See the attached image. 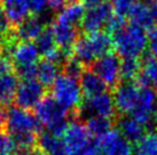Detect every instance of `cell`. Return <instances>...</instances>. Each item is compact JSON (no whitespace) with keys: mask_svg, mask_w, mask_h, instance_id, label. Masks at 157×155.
Here are the masks:
<instances>
[{"mask_svg":"<svg viewBox=\"0 0 157 155\" xmlns=\"http://www.w3.org/2000/svg\"><path fill=\"white\" fill-rule=\"evenodd\" d=\"M0 2H1V0H0Z\"/></svg>","mask_w":157,"mask_h":155,"instance_id":"42","label":"cell"},{"mask_svg":"<svg viewBox=\"0 0 157 155\" xmlns=\"http://www.w3.org/2000/svg\"><path fill=\"white\" fill-rule=\"evenodd\" d=\"M85 13H86L85 5L83 2H77V4L66 8L64 10H62L61 13H59V15H57L54 21L67 24V25L79 27Z\"/></svg>","mask_w":157,"mask_h":155,"instance_id":"25","label":"cell"},{"mask_svg":"<svg viewBox=\"0 0 157 155\" xmlns=\"http://www.w3.org/2000/svg\"><path fill=\"white\" fill-rule=\"evenodd\" d=\"M116 119V117H115ZM115 119L105 117V116L93 115L86 121V129L92 138L101 139L105 135H108L110 131L113 130L115 127Z\"/></svg>","mask_w":157,"mask_h":155,"instance_id":"22","label":"cell"},{"mask_svg":"<svg viewBox=\"0 0 157 155\" xmlns=\"http://www.w3.org/2000/svg\"><path fill=\"white\" fill-rule=\"evenodd\" d=\"M113 41L107 31H100L92 34H80L74 47V55L85 67H91L92 64L100 57L113 52Z\"/></svg>","mask_w":157,"mask_h":155,"instance_id":"3","label":"cell"},{"mask_svg":"<svg viewBox=\"0 0 157 155\" xmlns=\"http://www.w3.org/2000/svg\"><path fill=\"white\" fill-rule=\"evenodd\" d=\"M141 70L140 58H122L121 81H135Z\"/></svg>","mask_w":157,"mask_h":155,"instance_id":"28","label":"cell"},{"mask_svg":"<svg viewBox=\"0 0 157 155\" xmlns=\"http://www.w3.org/2000/svg\"><path fill=\"white\" fill-rule=\"evenodd\" d=\"M113 5L108 0H103L100 4L88 7L80 23V30L84 34H92L100 31H105L113 17Z\"/></svg>","mask_w":157,"mask_h":155,"instance_id":"5","label":"cell"},{"mask_svg":"<svg viewBox=\"0 0 157 155\" xmlns=\"http://www.w3.org/2000/svg\"><path fill=\"white\" fill-rule=\"evenodd\" d=\"M60 71H61L60 66H57L56 64H54L53 62L46 58H43L37 64V78L46 89L52 87L57 77L60 75L59 74Z\"/></svg>","mask_w":157,"mask_h":155,"instance_id":"24","label":"cell"},{"mask_svg":"<svg viewBox=\"0 0 157 155\" xmlns=\"http://www.w3.org/2000/svg\"><path fill=\"white\" fill-rule=\"evenodd\" d=\"M140 60L141 70L135 82L140 88L157 89V58L147 52L140 57Z\"/></svg>","mask_w":157,"mask_h":155,"instance_id":"15","label":"cell"},{"mask_svg":"<svg viewBox=\"0 0 157 155\" xmlns=\"http://www.w3.org/2000/svg\"><path fill=\"white\" fill-rule=\"evenodd\" d=\"M39 56L40 54L33 42H16L9 50V58L14 69L37 64Z\"/></svg>","mask_w":157,"mask_h":155,"instance_id":"14","label":"cell"},{"mask_svg":"<svg viewBox=\"0 0 157 155\" xmlns=\"http://www.w3.org/2000/svg\"><path fill=\"white\" fill-rule=\"evenodd\" d=\"M157 132L149 131L132 147V155H156Z\"/></svg>","mask_w":157,"mask_h":155,"instance_id":"26","label":"cell"},{"mask_svg":"<svg viewBox=\"0 0 157 155\" xmlns=\"http://www.w3.org/2000/svg\"><path fill=\"white\" fill-rule=\"evenodd\" d=\"M136 1L138 0H110L115 14L117 16H121V17H124V18L128 15V12L131 10L132 6Z\"/></svg>","mask_w":157,"mask_h":155,"instance_id":"31","label":"cell"},{"mask_svg":"<svg viewBox=\"0 0 157 155\" xmlns=\"http://www.w3.org/2000/svg\"><path fill=\"white\" fill-rule=\"evenodd\" d=\"M101 1H103V0H84V5L88 6V7H92V6H95V5L100 4Z\"/></svg>","mask_w":157,"mask_h":155,"instance_id":"37","label":"cell"},{"mask_svg":"<svg viewBox=\"0 0 157 155\" xmlns=\"http://www.w3.org/2000/svg\"><path fill=\"white\" fill-rule=\"evenodd\" d=\"M79 2V0H48V6L52 10L61 13L62 10Z\"/></svg>","mask_w":157,"mask_h":155,"instance_id":"32","label":"cell"},{"mask_svg":"<svg viewBox=\"0 0 157 155\" xmlns=\"http://www.w3.org/2000/svg\"><path fill=\"white\" fill-rule=\"evenodd\" d=\"M46 90L37 79L21 80L15 96V104L18 107L32 111L46 96Z\"/></svg>","mask_w":157,"mask_h":155,"instance_id":"8","label":"cell"},{"mask_svg":"<svg viewBox=\"0 0 157 155\" xmlns=\"http://www.w3.org/2000/svg\"><path fill=\"white\" fill-rule=\"evenodd\" d=\"M121 63L122 58L117 52H111L96 59L91 70L103 80L107 87L113 90L121 82Z\"/></svg>","mask_w":157,"mask_h":155,"instance_id":"7","label":"cell"},{"mask_svg":"<svg viewBox=\"0 0 157 155\" xmlns=\"http://www.w3.org/2000/svg\"><path fill=\"white\" fill-rule=\"evenodd\" d=\"M85 66L82 62H79L76 57L72 55L71 57H69L68 59L66 60V63L62 66V74L64 75H68L70 78H74V79H79L80 75L83 74V72L85 71Z\"/></svg>","mask_w":157,"mask_h":155,"instance_id":"29","label":"cell"},{"mask_svg":"<svg viewBox=\"0 0 157 155\" xmlns=\"http://www.w3.org/2000/svg\"><path fill=\"white\" fill-rule=\"evenodd\" d=\"M48 5V0H30L31 13L38 15L41 14L46 9V6Z\"/></svg>","mask_w":157,"mask_h":155,"instance_id":"36","label":"cell"},{"mask_svg":"<svg viewBox=\"0 0 157 155\" xmlns=\"http://www.w3.org/2000/svg\"><path fill=\"white\" fill-rule=\"evenodd\" d=\"M37 146L44 155H68L62 138L55 137L49 132H41L39 135Z\"/></svg>","mask_w":157,"mask_h":155,"instance_id":"23","label":"cell"},{"mask_svg":"<svg viewBox=\"0 0 157 155\" xmlns=\"http://www.w3.org/2000/svg\"><path fill=\"white\" fill-rule=\"evenodd\" d=\"M157 107V92L151 88H140V95L131 116L142 125H150Z\"/></svg>","mask_w":157,"mask_h":155,"instance_id":"10","label":"cell"},{"mask_svg":"<svg viewBox=\"0 0 157 155\" xmlns=\"http://www.w3.org/2000/svg\"><path fill=\"white\" fill-rule=\"evenodd\" d=\"M52 97L70 113L72 120H79L84 104L79 82L64 74H60L51 87Z\"/></svg>","mask_w":157,"mask_h":155,"instance_id":"4","label":"cell"},{"mask_svg":"<svg viewBox=\"0 0 157 155\" xmlns=\"http://www.w3.org/2000/svg\"><path fill=\"white\" fill-rule=\"evenodd\" d=\"M1 155H15V154H12V153H6V154H1Z\"/></svg>","mask_w":157,"mask_h":155,"instance_id":"41","label":"cell"},{"mask_svg":"<svg viewBox=\"0 0 157 155\" xmlns=\"http://www.w3.org/2000/svg\"><path fill=\"white\" fill-rule=\"evenodd\" d=\"M148 52L157 58V27L151 29L148 34Z\"/></svg>","mask_w":157,"mask_h":155,"instance_id":"35","label":"cell"},{"mask_svg":"<svg viewBox=\"0 0 157 155\" xmlns=\"http://www.w3.org/2000/svg\"><path fill=\"white\" fill-rule=\"evenodd\" d=\"M4 121H5V111L0 106V131L4 129Z\"/></svg>","mask_w":157,"mask_h":155,"instance_id":"38","label":"cell"},{"mask_svg":"<svg viewBox=\"0 0 157 155\" xmlns=\"http://www.w3.org/2000/svg\"><path fill=\"white\" fill-rule=\"evenodd\" d=\"M111 35L115 50L121 58H140L148 46L146 30L133 24H127L125 18L115 15L107 27Z\"/></svg>","mask_w":157,"mask_h":155,"instance_id":"2","label":"cell"},{"mask_svg":"<svg viewBox=\"0 0 157 155\" xmlns=\"http://www.w3.org/2000/svg\"><path fill=\"white\" fill-rule=\"evenodd\" d=\"M51 27H52L53 34L56 41L57 48L64 52L67 56H72L75 45L80 37L79 27L67 25V24L59 23L56 21H53Z\"/></svg>","mask_w":157,"mask_h":155,"instance_id":"11","label":"cell"},{"mask_svg":"<svg viewBox=\"0 0 157 155\" xmlns=\"http://www.w3.org/2000/svg\"><path fill=\"white\" fill-rule=\"evenodd\" d=\"M1 5L14 27L26 20L31 13L30 0H1Z\"/></svg>","mask_w":157,"mask_h":155,"instance_id":"19","label":"cell"},{"mask_svg":"<svg viewBox=\"0 0 157 155\" xmlns=\"http://www.w3.org/2000/svg\"><path fill=\"white\" fill-rule=\"evenodd\" d=\"M2 131L13 142L15 151H30L37 146L43 124L32 111L8 106L5 111Z\"/></svg>","mask_w":157,"mask_h":155,"instance_id":"1","label":"cell"},{"mask_svg":"<svg viewBox=\"0 0 157 155\" xmlns=\"http://www.w3.org/2000/svg\"><path fill=\"white\" fill-rule=\"evenodd\" d=\"M117 115L131 114L138 103L140 87L135 81H121L111 90Z\"/></svg>","mask_w":157,"mask_h":155,"instance_id":"6","label":"cell"},{"mask_svg":"<svg viewBox=\"0 0 157 155\" xmlns=\"http://www.w3.org/2000/svg\"><path fill=\"white\" fill-rule=\"evenodd\" d=\"M36 47L38 49L40 55L46 58L51 54L55 52L57 49V45L53 34V31L51 25H46V27L44 29V31L40 33V35L36 39Z\"/></svg>","mask_w":157,"mask_h":155,"instance_id":"27","label":"cell"},{"mask_svg":"<svg viewBox=\"0 0 157 155\" xmlns=\"http://www.w3.org/2000/svg\"><path fill=\"white\" fill-rule=\"evenodd\" d=\"M127 17L131 21V24L139 26L144 30L150 31L151 29H154L153 26L155 24V18H154L153 10L149 5L141 0H138L132 6Z\"/></svg>","mask_w":157,"mask_h":155,"instance_id":"20","label":"cell"},{"mask_svg":"<svg viewBox=\"0 0 157 155\" xmlns=\"http://www.w3.org/2000/svg\"><path fill=\"white\" fill-rule=\"evenodd\" d=\"M10 40H16L14 37V26L12 25L2 7L0 6V45Z\"/></svg>","mask_w":157,"mask_h":155,"instance_id":"30","label":"cell"},{"mask_svg":"<svg viewBox=\"0 0 157 155\" xmlns=\"http://www.w3.org/2000/svg\"><path fill=\"white\" fill-rule=\"evenodd\" d=\"M83 111L93 113L94 115L105 116L111 119H115L117 116L113 95L110 92H105L102 95L95 96L92 98H86V100H84L82 107V114Z\"/></svg>","mask_w":157,"mask_h":155,"instance_id":"13","label":"cell"},{"mask_svg":"<svg viewBox=\"0 0 157 155\" xmlns=\"http://www.w3.org/2000/svg\"><path fill=\"white\" fill-rule=\"evenodd\" d=\"M115 127H117V130L127 142L133 144H135L147 134L146 127L135 121L132 116L117 115L115 119Z\"/></svg>","mask_w":157,"mask_h":155,"instance_id":"17","label":"cell"},{"mask_svg":"<svg viewBox=\"0 0 157 155\" xmlns=\"http://www.w3.org/2000/svg\"><path fill=\"white\" fill-rule=\"evenodd\" d=\"M98 155H132L131 142H127L118 130H113L99 139Z\"/></svg>","mask_w":157,"mask_h":155,"instance_id":"12","label":"cell"},{"mask_svg":"<svg viewBox=\"0 0 157 155\" xmlns=\"http://www.w3.org/2000/svg\"><path fill=\"white\" fill-rule=\"evenodd\" d=\"M46 26L38 16H29L14 27V37L18 42H32L40 35Z\"/></svg>","mask_w":157,"mask_h":155,"instance_id":"16","label":"cell"},{"mask_svg":"<svg viewBox=\"0 0 157 155\" xmlns=\"http://www.w3.org/2000/svg\"><path fill=\"white\" fill-rule=\"evenodd\" d=\"M18 80L14 72L0 77V106H9L15 99L20 85Z\"/></svg>","mask_w":157,"mask_h":155,"instance_id":"21","label":"cell"},{"mask_svg":"<svg viewBox=\"0 0 157 155\" xmlns=\"http://www.w3.org/2000/svg\"><path fill=\"white\" fill-rule=\"evenodd\" d=\"M151 10H153V13H154V18H155V24L157 25V8L151 9Z\"/></svg>","mask_w":157,"mask_h":155,"instance_id":"40","label":"cell"},{"mask_svg":"<svg viewBox=\"0 0 157 155\" xmlns=\"http://www.w3.org/2000/svg\"><path fill=\"white\" fill-rule=\"evenodd\" d=\"M35 115L47 129L60 122L69 120L70 113L52 96H45L35 108Z\"/></svg>","mask_w":157,"mask_h":155,"instance_id":"9","label":"cell"},{"mask_svg":"<svg viewBox=\"0 0 157 155\" xmlns=\"http://www.w3.org/2000/svg\"><path fill=\"white\" fill-rule=\"evenodd\" d=\"M13 151H15L13 142L4 131H0V155L12 153Z\"/></svg>","mask_w":157,"mask_h":155,"instance_id":"33","label":"cell"},{"mask_svg":"<svg viewBox=\"0 0 157 155\" xmlns=\"http://www.w3.org/2000/svg\"><path fill=\"white\" fill-rule=\"evenodd\" d=\"M153 124L155 125V128H156V130H157V107H156V110H155V113H154V116H153Z\"/></svg>","mask_w":157,"mask_h":155,"instance_id":"39","label":"cell"},{"mask_svg":"<svg viewBox=\"0 0 157 155\" xmlns=\"http://www.w3.org/2000/svg\"><path fill=\"white\" fill-rule=\"evenodd\" d=\"M79 86L82 89L83 95L86 98H92L95 96L102 95L108 92V87L103 80L98 74H95L91 70V67H86L83 74L79 78Z\"/></svg>","mask_w":157,"mask_h":155,"instance_id":"18","label":"cell"},{"mask_svg":"<svg viewBox=\"0 0 157 155\" xmlns=\"http://www.w3.org/2000/svg\"><path fill=\"white\" fill-rule=\"evenodd\" d=\"M156 155H157V154H156Z\"/></svg>","mask_w":157,"mask_h":155,"instance_id":"43","label":"cell"},{"mask_svg":"<svg viewBox=\"0 0 157 155\" xmlns=\"http://www.w3.org/2000/svg\"><path fill=\"white\" fill-rule=\"evenodd\" d=\"M10 72H14V66L12 60L8 56L0 52V77L5 74H8Z\"/></svg>","mask_w":157,"mask_h":155,"instance_id":"34","label":"cell"}]
</instances>
